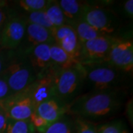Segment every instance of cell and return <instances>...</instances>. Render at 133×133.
<instances>
[{
    "label": "cell",
    "instance_id": "cell-1",
    "mask_svg": "<svg viewBox=\"0 0 133 133\" xmlns=\"http://www.w3.org/2000/svg\"><path fill=\"white\" fill-rule=\"evenodd\" d=\"M129 89L88 91L82 93L69 105L67 114L93 123L112 118L124 110Z\"/></svg>",
    "mask_w": 133,
    "mask_h": 133
},
{
    "label": "cell",
    "instance_id": "cell-7",
    "mask_svg": "<svg viewBox=\"0 0 133 133\" xmlns=\"http://www.w3.org/2000/svg\"><path fill=\"white\" fill-rule=\"evenodd\" d=\"M116 37L101 36L81 43L78 61L81 65L104 62Z\"/></svg>",
    "mask_w": 133,
    "mask_h": 133
},
{
    "label": "cell",
    "instance_id": "cell-10",
    "mask_svg": "<svg viewBox=\"0 0 133 133\" xmlns=\"http://www.w3.org/2000/svg\"><path fill=\"white\" fill-rule=\"evenodd\" d=\"M58 70L56 66L52 67L46 74L37 78L30 86L35 109L43 101L55 96L56 76Z\"/></svg>",
    "mask_w": 133,
    "mask_h": 133
},
{
    "label": "cell",
    "instance_id": "cell-21",
    "mask_svg": "<svg viewBox=\"0 0 133 133\" xmlns=\"http://www.w3.org/2000/svg\"><path fill=\"white\" fill-rule=\"evenodd\" d=\"M44 12L55 28L66 24V19L58 3V0H50L49 5L44 10Z\"/></svg>",
    "mask_w": 133,
    "mask_h": 133
},
{
    "label": "cell",
    "instance_id": "cell-8",
    "mask_svg": "<svg viewBox=\"0 0 133 133\" xmlns=\"http://www.w3.org/2000/svg\"><path fill=\"white\" fill-rule=\"evenodd\" d=\"M8 118L12 120H29L35 111L30 87L28 89L13 94L7 99L0 101Z\"/></svg>",
    "mask_w": 133,
    "mask_h": 133
},
{
    "label": "cell",
    "instance_id": "cell-3",
    "mask_svg": "<svg viewBox=\"0 0 133 133\" xmlns=\"http://www.w3.org/2000/svg\"><path fill=\"white\" fill-rule=\"evenodd\" d=\"M2 77L6 81L13 94L28 89L37 78L27 56L16 50H12Z\"/></svg>",
    "mask_w": 133,
    "mask_h": 133
},
{
    "label": "cell",
    "instance_id": "cell-32",
    "mask_svg": "<svg viewBox=\"0 0 133 133\" xmlns=\"http://www.w3.org/2000/svg\"><path fill=\"white\" fill-rule=\"evenodd\" d=\"M8 5V1L5 0H0V8L1 7H5Z\"/></svg>",
    "mask_w": 133,
    "mask_h": 133
},
{
    "label": "cell",
    "instance_id": "cell-23",
    "mask_svg": "<svg viewBox=\"0 0 133 133\" xmlns=\"http://www.w3.org/2000/svg\"><path fill=\"white\" fill-rule=\"evenodd\" d=\"M20 14L23 16V18L28 23H32L43 27L49 30L51 33L56 28L48 18L44 10L36 11L28 14Z\"/></svg>",
    "mask_w": 133,
    "mask_h": 133
},
{
    "label": "cell",
    "instance_id": "cell-17",
    "mask_svg": "<svg viewBox=\"0 0 133 133\" xmlns=\"http://www.w3.org/2000/svg\"><path fill=\"white\" fill-rule=\"evenodd\" d=\"M50 0H16L8 1V6L19 14H28L44 10Z\"/></svg>",
    "mask_w": 133,
    "mask_h": 133
},
{
    "label": "cell",
    "instance_id": "cell-19",
    "mask_svg": "<svg viewBox=\"0 0 133 133\" xmlns=\"http://www.w3.org/2000/svg\"><path fill=\"white\" fill-rule=\"evenodd\" d=\"M44 133H77L74 118L66 114L51 124Z\"/></svg>",
    "mask_w": 133,
    "mask_h": 133
},
{
    "label": "cell",
    "instance_id": "cell-5",
    "mask_svg": "<svg viewBox=\"0 0 133 133\" xmlns=\"http://www.w3.org/2000/svg\"><path fill=\"white\" fill-rule=\"evenodd\" d=\"M82 18L101 35L106 36L118 37L121 30L124 26L118 16L109 8L92 6L87 4Z\"/></svg>",
    "mask_w": 133,
    "mask_h": 133
},
{
    "label": "cell",
    "instance_id": "cell-2",
    "mask_svg": "<svg viewBox=\"0 0 133 133\" xmlns=\"http://www.w3.org/2000/svg\"><path fill=\"white\" fill-rule=\"evenodd\" d=\"M85 72V88L88 91L130 88L132 76L107 62L82 65Z\"/></svg>",
    "mask_w": 133,
    "mask_h": 133
},
{
    "label": "cell",
    "instance_id": "cell-18",
    "mask_svg": "<svg viewBox=\"0 0 133 133\" xmlns=\"http://www.w3.org/2000/svg\"><path fill=\"white\" fill-rule=\"evenodd\" d=\"M118 16L124 25L132 23L133 1H114V3L109 8Z\"/></svg>",
    "mask_w": 133,
    "mask_h": 133
},
{
    "label": "cell",
    "instance_id": "cell-12",
    "mask_svg": "<svg viewBox=\"0 0 133 133\" xmlns=\"http://www.w3.org/2000/svg\"><path fill=\"white\" fill-rule=\"evenodd\" d=\"M52 35L54 42L78 61L81 43L74 29L71 26L65 24L56 28L52 32Z\"/></svg>",
    "mask_w": 133,
    "mask_h": 133
},
{
    "label": "cell",
    "instance_id": "cell-22",
    "mask_svg": "<svg viewBox=\"0 0 133 133\" xmlns=\"http://www.w3.org/2000/svg\"><path fill=\"white\" fill-rule=\"evenodd\" d=\"M98 133H130L124 119L116 118L98 124Z\"/></svg>",
    "mask_w": 133,
    "mask_h": 133
},
{
    "label": "cell",
    "instance_id": "cell-13",
    "mask_svg": "<svg viewBox=\"0 0 133 133\" xmlns=\"http://www.w3.org/2000/svg\"><path fill=\"white\" fill-rule=\"evenodd\" d=\"M50 44H39L33 48L27 56L37 78L44 76L54 67L50 58Z\"/></svg>",
    "mask_w": 133,
    "mask_h": 133
},
{
    "label": "cell",
    "instance_id": "cell-26",
    "mask_svg": "<svg viewBox=\"0 0 133 133\" xmlns=\"http://www.w3.org/2000/svg\"><path fill=\"white\" fill-rule=\"evenodd\" d=\"M29 120L33 125L35 131L38 133H44L45 132V130L48 128V127L50 125V124L48 123L47 121H45L41 116L36 114L35 111L33 112V114L31 115Z\"/></svg>",
    "mask_w": 133,
    "mask_h": 133
},
{
    "label": "cell",
    "instance_id": "cell-31",
    "mask_svg": "<svg viewBox=\"0 0 133 133\" xmlns=\"http://www.w3.org/2000/svg\"><path fill=\"white\" fill-rule=\"evenodd\" d=\"M8 118L5 114V111L0 104V133H4L7 124H8Z\"/></svg>",
    "mask_w": 133,
    "mask_h": 133
},
{
    "label": "cell",
    "instance_id": "cell-28",
    "mask_svg": "<svg viewBox=\"0 0 133 133\" xmlns=\"http://www.w3.org/2000/svg\"><path fill=\"white\" fill-rule=\"evenodd\" d=\"M13 93L10 90L8 84L5 79L1 76L0 77V101H2L4 100L9 98Z\"/></svg>",
    "mask_w": 133,
    "mask_h": 133
},
{
    "label": "cell",
    "instance_id": "cell-4",
    "mask_svg": "<svg viewBox=\"0 0 133 133\" xmlns=\"http://www.w3.org/2000/svg\"><path fill=\"white\" fill-rule=\"evenodd\" d=\"M85 89V72L81 64L70 68L58 70L56 76L55 96L70 104Z\"/></svg>",
    "mask_w": 133,
    "mask_h": 133
},
{
    "label": "cell",
    "instance_id": "cell-20",
    "mask_svg": "<svg viewBox=\"0 0 133 133\" xmlns=\"http://www.w3.org/2000/svg\"><path fill=\"white\" fill-rule=\"evenodd\" d=\"M71 27L74 29L81 44L102 36L83 18L75 22Z\"/></svg>",
    "mask_w": 133,
    "mask_h": 133
},
{
    "label": "cell",
    "instance_id": "cell-30",
    "mask_svg": "<svg viewBox=\"0 0 133 133\" xmlns=\"http://www.w3.org/2000/svg\"><path fill=\"white\" fill-rule=\"evenodd\" d=\"M125 113L127 117L129 122L131 124V126H132L133 121V104H132V98H128V100L126 102V104L124 107Z\"/></svg>",
    "mask_w": 133,
    "mask_h": 133
},
{
    "label": "cell",
    "instance_id": "cell-6",
    "mask_svg": "<svg viewBox=\"0 0 133 133\" xmlns=\"http://www.w3.org/2000/svg\"><path fill=\"white\" fill-rule=\"evenodd\" d=\"M9 9V16L0 36V47L7 50H16L24 38L27 22L16 10L10 7Z\"/></svg>",
    "mask_w": 133,
    "mask_h": 133
},
{
    "label": "cell",
    "instance_id": "cell-24",
    "mask_svg": "<svg viewBox=\"0 0 133 133\" xmlns=\"http://www.w3.org/2000/svg\"><path fill=\"white\" fill-rule=\"evenodd\" d=\"M4 133H36L30 120L8 119Z\"/></svg>",
    "mask_w": 133,
    "mask_h": 133
},
{
    "label": "cell",
    "instance_id": "cell-11",
    "mask_svg": "<svg viewBox=\"0 0 133 133\" xmlns=\"http://www.w3.org/2000/svg\"><path fill=\"white\" fill-rule=\"evenodd\" d=\"M52 43H54V39L52 33L49 30L36 24L27 22L23 40L16 51L28 56L33 48L39 44Z\"/></svg>",
    "mask_w": 133,
    "mask_h": 133
},
{
    "label": "cell",
    "instance_id": "cell-25",
    "mask_svg": "<svg viewBox=\"0 0 133 133\" xmlns=\"http://www.w3.org/2000/svg\"><path fill=\"white\" fill-rule=\"evenodd\" d=\"M73 118L77 133H98V124L80 118Z\"/></svg>",
    "mask_w": 133,
    "mask_h": 133
},
{
    "label": "cell",
    "instance_id": "cell-9",
    "mask_svg": "<svg viewBox=\"0 0 133 133\" xmlns=\"http://www.w3.org/2000/svg\"><path fill=\"white\" fill-rule=\"evenodd\" d=\"M105 62L120 70L132 76V38L118 37L115 38Z\"/></svg>",
    "mask_w": 133,
    "mask_h": 133
},
{
    "label": "cell",
    "instance_id": "cell-14",
    "mask_svg": "<svg viewBox=\"0 0 133 133\" xmlns=\"http://www.w3.org/2000/svg\"><path fill=\"white\" fill-rule=\"evenodd\" d=\"M69 105L54 96L41 103L35 112L51 124L67 114Z\"/></svg>",
    "mask_w": 133,
    "mask_h": 133
},
{
    "label": "cell",
    "instance_id": "cell-29",
    "mask_svg": "<svg viewBox=\"0 0 133 133\" xmlns=\"http://www.w3.org/2000/svg\"><path fill=\"white\" fill-rule=\"evenodd\" d=\"M10 9L8 5L5 7H1L0 8V36L3 30V28L5 27V23L8 20V16H9Z\"/></svg>",
    "mask_w": 133,
    "mask_h": 133
},
{
    "label": "cell",
    "instance_id": "cell-16",
    "mask_svg": "<svg viewBox=\"0 0 133 133\" xmlns=\"http://www.w3.org/2000/svg\"><path fill=\"white\" fill-rule=\"evenodd\" d=\"M50 52L53 66L59 70L70 68L79 64L76 58L72 57L55 42L50 44Z\"/></svg>",
    "mask_w": 133,
    "mask_h": 133
},
{
    "label": "cell",
    "instance_id": "cell-27",
    "mask_svg": "<svg viewBox=\"0 0 133 133\" xmlns=\"http://www.w3.org/2000/svg\"><path fill=\"white\" fill-rule=\"evenodd\" d=\"M12 50H7L0 47V77L3 74L8 65Z\"/></svg>",
    "mask_w": 133,
    "mask_h": 133
},
{
    "label": "cell",
    "instance_id": "cell-15",
    "mask_svg": "<svg viewBox=\"0 0 133 133\" xmlns=\"http://www.w3.org/2000/svg\"><path fill=\"white\" fill-rule=\"evenodd\" d=\"M58 3L64 14L66 24L70 26L82 18L87 5L86 1L78 0H58Z\"/></svg>",
    "mask_w": 133,
    "mask_h": 133
}]
</instances>
